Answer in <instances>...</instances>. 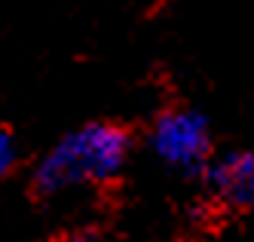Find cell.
I'll return each instance as SVG.
<instances>
[{"label": "cell", "mask_w": 254, "mask_h": 242, "mask_svg": "<svg viewBox=\"0 0 254 242\" xmlns=\"http://www.w3.org/2000/svg\"><path fill=\"white\" fill-rule=\"evenodd\" d=\"M129 151L132 141L126 129L114 123H86L40 157L34 187L40 193H62L83 184H107L123 172Z\"/></svg>", "instance_id": "1"}, {"label": "cell", "mask_w": 254, "mask_h": 242, "mask_svg": "<svg viewBox=\"0 0 254 242\" xmlns=\"http://www.w3.org/2000/svg\"><path fill=\"white\" fill-rule=\"evenodd\" d=\"M15 160H19V147H15V138H12V132H6V129H0V178H3L12 165H15Z\"/></svg>", "instance_id": "4"}, {"label": "cell", "mask_w": 254, "mask_h": 242, "mask_svg": "<svg viewBox=\"0 0 254 242\" xmlns=\"http://www.w3.org/2000/svg\"><path fill=\"white\" fill-rule=\"evenodd\" d=\"M150 147L169 169L202 175L211 162V126L199 110H166L150 126Z\"/></svg>", "instance_id": "2"}, {"label": "cell", "mask_w": 254, "mask_h": 242, "mask_svg": "<svg viewBox=\"0 0 254 242\" xmlns=\"http://www.w3.org/2000/svg\"><path fill=\"white\" fill-rule=\"evenodd\" d=\"M205 184L217 202L233 209L254 206V154L251 151H230L214 157L205 169Z\"/></svg>", "instance_id": "3"}]
</instances>
